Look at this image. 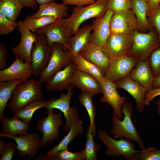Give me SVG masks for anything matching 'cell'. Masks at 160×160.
<instances>
[{
    "label": "cell",
    "instance_id": "cell-39",
    "mask_svg": "<svg viewBox=\"0 0 160 160\" xmlns=\"http://www.w3.org/2000/svg\"><path fill=\"white\" fill-rule=\"evenodd\" d=\"M149 56L150 66L155 77L160 74V46L154 50Z\"/></svg>",
    "mask_w": 160,
    "mask_h": 160
},
{
    "label": "cell",
    "instance_id": "cell-13",
    "mask_svg": "<svg viewBox=\"0 0 160 160\" xmlns=\"http://www.w3.org/2000/svg\"><path fill=\"white\" fill-rule=\"evenodd\" d=\"M139 59L127 56L109 59V67L105 76L116 82L129 75Z\"/></svg>",
    "mask_w": 160,
    "mask_h": 160
},
{
    "label": "cell",
    "instance_id": "cell-28",
    "mask_svg": "<svg viewBox=\"0 0 160 160\" xmlns=\"http://www.w3.org/2000/svg\"><path fill=\"white\" fill-rule=\"evenodd\" d=\"M131 9L136 17L139 28L153 29L147 18L148 7L146 0H131Z\"/></svg>",
    "mask_w": 160,
    "mask_h": 160
},
{
    "label": "cell",
    "instance_id": "cell-3",
    "mask_svg": "<svg viewBox=\"0 0 160 160\" xmlns=\"http://www.w3.org/2000/svg\"><path fill=\"white\" fill-rule=\"evenodd\" d=\"M41 84L39 80L33 79L21 82L14 90L7 108L13 111L33 102L44 100Z\"/></svg>",
    "mask_w": 160,
    "mask_h": 160
},
{
    "label": "cell",
    "instance_id": "cell-23",
    "mask_svg": "<svg viewBox=\"0 0 160 160\" xmlns=\"http://www.w3.org/2000/svg\"><path fill=\"white\" fill-rule=\"evenodd\" d=\"M129 76L146 89L148 92L153 89L154 76L150 66L148 58L139 60L131 71Z\"/></svg>",
    "mask_w": 160,
    "mask_h": 160
},
{
    "label": "cell",
    "instance_id": "cell-49",
    "mask_svg": "<svg viewBox=\"0 0 160 160\" xmlns=\"http://www.w3.org/2000/svg\"><path fill=\"white\" fill-rule=\"evenodd\" d=\"M6 142L3 140H0V154L1 155L2 153L4 150L6 146Z\"/></svg>",
    "mask_w": 160,
    "mask_h": 160
},
{
    "label": "cell",
    "instance_id": "cell-17",
    "mask_svg": "<svg viewBox=\"0 0 160 160\" xmlns=\"http://www.w3.org/2000/svg\"><path fill=\"white\" fill-rule=\"evenodd\" d=\"M6 137L15 140L17 145L18 155L23 157L28 155L29 159L34 156L41 148V139L39 135L35 132Z\"/></svg>",
    "mask_w": 160,
    "mask_h": 160
},
{
    "label": "cell",
    "instance_id": "cell-14",
    "mask_svg": "<svg viewBox=\"0 0 160 160\" xmlns=\"http://www.w3.org/2000/svg\"><path fill=\"white\" fill-rule=\"evenodd\" d=\"M18 23L16 29L20 33V41L17 46L12 48V52L16 56L31 63V51L36 40L37 34L31 32L23 21H19Z\"/></svg>",
    "mask_w": 160,
    "mask_h": 160
},
{
    "label": "cell",
    "instance_id": "cell-24",
    "mask_svg": "<svg viewBox=\"0 0 160 160\" xmlns=\"http://www.w3.org/2000/svg\"><path fill=\"white\" fill-rule=\"evenodd\" d=\"M0 121L2 125L1 138L24 135L28 133L30 129V123L15 117L7 118L4 116L0 119Z\"/></svg>",
    "mask_w": 160,
    "mask_h": 160
},
{
    "label": "cell",
    "instance_id": "cell-44",
    "mask_svg": "<svg viewBox=\"0 0 160 160\" xmlns=\"http://www.w3.org/2000/svg\"><path fill=\"white\" fill-rule=\"evenodd\" d=\"M7 49L2 43L0 44V69L3 70L7 65Z\"/></svg>",
    "mask_w": 160,
    "mask_h": 160
},
{
    "label": "cell",
    "instance_id": "cell-35",
    "mask_svg": "<svg viewBox=\"0 0 160 160\" xmlns=\"http://www.w3.org/2000/svg\"><path fill=\"white\" fill-rule=\"evenodd\" d=\"M84 151L85 160H97V155L100 148V144L96 143L91 130L88 127Z\"/></svg>",
    "mask_w": 160,
    "mask_h": 160
},
{
    "label": "cell",
    "instance_id": "cell-16",
    "mask_svg": "<svg viewBox=\"0 0 160 160\" xmlns=\"http://www.w3.org/2000/svg\"><path fill=\"white\" fill-rule=\"evenodd\" d=\"M16 57L15 60L8 67L0 70V82L27 80L33 75L31 63Z\"/></svg>",
    "mask_w": 160,
    "mask_h": 160
},
{
    "label": "cell",
    "instance_id": "cell-45",
    "mask_svg": "<svg viewBox=\"0 0 160 160\" xmlns=\"http://www.w3.org/2000/svg\"><path fill=\"white\" fill-rule=\"evenodd\" d=\"M159 95H160V87L153 88L148 92L145 100V105L148 106L155 97Z\"/></svg>",
    "mask_w": 160,
    "mask_h": 160
},
{
    "label": "cell",
    "instance_id": "cell-46",
    "mask_svg": "<svg viewBox=\"0 0 160 160\" xmlns=\"http://www.w3.org/2000/svg\"><path fill=\"white\" fill-rule=\"evenodd\" d=\"M148 7V17H149L160 4V0H146Z\"/></svg>",
    "mask_w": 160,
    "mask_h": 160
},
{
    "label": "cell",
    "instance_id": "cell-25",
    "mask_svg": "<svg viewBox=\"0 0 160 160\" xmlns=\"http://www.w3.org/2000/svg\"><path fill=\"white\" fill-rule=\"evenodd\" d=\"M72 84L81 92H86L93 96L102 93L98 81L90 75L78 69L73 75Z\"/></svg>",
    "mask_w": 160,
    "mask_h": 160
},
{
    "label": "cell",
    "instance_id": "cell-22",
    "mask_svg": "<svg viewBox=\"0 0 160 160\" xmlns=\"http://www.w3.org/2000/svg\"><path fill=\"white\" fill-rule=\"evenodd\" d=\"M79 54L97 66L103 74L106 73L109 67V59L102 47L90 43Z\"/></svg>",
    "mask_w": 160,
    "mask_h": 160
},
{
    "label": "cell",
    "instance_id": "cell-15",
    "mask_svg": "<svg viewBox=\"0 0 160 160\" xmlns=\"http://www.w3.org/2000/svg\"><path fill=\"white\" fill-rule=\"evenodd\" d=\"M37 34L42 33L46 36L47 44L52 47L55 43L62 44L71 51L70 42L72 35L71 32L58 21L38 31Z\"/></svg>",
    "mask_w": 160,
    "mask_h": 160
},
{
    "label": "cell",
    "instance_id": "cell-20",
    "mask_svg": "<svg viewBox=\"0 0 160 160\" xmlns=\"http://www.w3.org/2000/svg\"><path fill=\"white\" fill-rule=\"evenodd\" d=\"M83 121L82 119H79L72 125L67 134L64 136L60 143L46 153L45 155L40 154L36 160H52L54 155L58 151L68 150V147L73 140L83 133Z\"/></svg>",
    "mask_w": 160,
    "mask_h": 160
},
{
    "label": "cell",
    "instance_id": "cell-5",
    "mask_svg": "<svg viewBox=\"0 0 160 160\" xmlns=\"http://www.w3.org/2000/svg\"><path fill=\"white\" fill-rule=\"evenodd\" d=\"M97 137L107 147L105 153L108 156L119 158L122 155L127 160H134L135 154L140 151L135 149L133 142L126 138L114 139L104 130H99Z\"/></svg>",
    "mask_w": 160,
    "mask_h": 160
},
{
    "label": "cell",
    "instance_id": "cell-51",
    "mask_svg": "<svg viewBox=\"0 0 160 160\" xmlns=\"http://www.w3.org/2000/svg\"><path fill=\"white\" fill-rule=\"evenodd\" d=\"M157 106V112L160 116V99L156 103Z\"/></svg>",
    "mask_w": 160,
    "mask_h": 160
},
{
    "label": "cell",
    "instance_id": "cell-8",
    "mask_svg": "<svg viewBox=\"0 0 160 160\" xmlns=\"http://www.w3.org/2000/svg\"><path fill=\"white\" fill-rule=\"evenodd\" d=\"M74 87L71 84L66 94L61 93L58 98L52 97L47 100L45 108L47 110L56 109L62 112L65 119V125L63 129L67 132H69L73 124L79 119L78 108L70 106L71 100L74 93L73 90Z\"/></svg>",
    "mask_w": 160,
    "mask_h": 160
},
{
    "label": "cell",
    "instance_id": "cell-2",
    "mask_svg": "<svg viewBox=\"0 0 160 160\" xmlns=\"http://www.w3.org/2000/svg\"><path fill=\"white\" fill-rule=\"evenodd\" d=\"M108 1L97 0L86 6H75L70 17L58 19V21L72 34H74L85 21L102 16L108 9Z\"/></svg>",
    "mask_w": 160,
    "mask_h": 160
},
{
    "label": "cell",
    "instance_id": "cell-9",
    "mask_svg": "<svg viewBox=\"0 0 160 160\" xmlns=\"http://www.w3.org/2000/svg\"><path fill=\"white\" fill-rule=\"evenodd\" d=\"M36 40L33 44L31 52L33 75L39 76L45 68L50 59L52 48L47 44L44 34H37Z\"/></svg>",
    "mask_w": 160,
    "mask_h": 160
},
{
    "label": "cell",
    "instance_id": "cell-32",
    "mask_svg": "<svg viewBox=\"0 0 160 160\" xmlns=\"http://www.w3.org/2000/svg\"><path fill=\"white\" fill-rule=\"evenodd\" d=\"M73 61L79 70L90 75L98 81L105 76L97 66L84 59L79 54L73 58Z\"/></svg>",
    "mask_w": 160,
    "mask_h": 160
},
{
    "label": "cell",
    "instance_id": "cell-6",
    "mask_svg": "<svg viewBox=\"0 0 160 160\" xmlns=\"http://www.w3.org/2000/svg\"><path fill=\"white\" fill-rule=\"evenodd\" d=\"M47 116L39 119L36 124V129L42 134L41 140V148L46 147L48 144L52 145L60 137L59 131L60 126H64L62 114L61 112L54 113L53 109L47 110Z\"/></svg>",
    "mask_w": 160,
    "mask_h": 160
},
{
    "label": "cell",
    "instance_id": "cell-30",
    "mask_svg": "<svg viewBox=\"0 0 160 160\" xmlns=\"http://www.w3.org/2000/svg\"><path fill=\"white\" fill-rule=\"evenodd\" d=\"M47 103V100H44L31 103L20 109L12 111L13 116L30 123L35 111L40 108H45Z\"/></svg>",
    "mask_w": 160,
    "mask_h": 160
},
{
    "label": "cell",
    "instance_id": "cell-29",
    "mask_svg": "<svg viewBox=\"0 0 160 160\" xmlns=\"http://www.w3.org/2000/svg\"><path fill=\"white\" fill-rule=\"evenodd\" d=\"M25 80L0 82V119L5 116L4 111L14 90L21 82Z\"/></svg>",
    "mask_w": 160,
    "mask_h": 160
},
{
    "label": "cell",
    "instance_id": "cell-47",
    "mask_svg": "<svg viewBox=\"0 0 160 160\" xmlns=\"http://www.w3.org/2000/svg\"><path fill=\"white\" fill-rule=\"evenodd\" d=\"M23 7L36 9L37 7V3L35 0H19Z\"/></svg>",
    "mask_w": 160,
    "mask_h": 160
},
{
    "label": "cell",
    "instance_id": "cell-21",
    "mask_svg": "<svg viewBox=\"0 0 160 160\" xmlns=\"http://www.w3.org/2000/svg\"><path fill=\"white\" fill-rule=\"evenodd\" d=\"M117 89L121 88L128 92L133 97L136 102V107L140 112L145 108V100L148 91L129 76H127L115 82Z\"/></svg>",
    "mask_w": 160,
    "mask_h": 160
},
{
    "label": "cell",
    "instance_id": "cell-19",
    "mask_svg": "<svg viewBox=\"0 0 160 160\" xmlns=\"http://www.w3.org/2000/svg\"><path fill=\"white\" fill-rule=\"evenodd\" d=\"M113 12L107 9L102 16L96 18L93 20V32L90 37V43L103 47L111 34L110 21Z\"/></svg>",
    "mask_w": 160,
    "mask_h": 160
},
{
    "label": "cell",
    "instance_id": "cell-10",
    "mask_svg": "<svg viewBox=\"0 0 160 160\" xmlns=\"http://www.w3.org/2000/svg\"><path fill=\"white\" fill-rule=\"evenodd\" d=\"M139 28L131 9L114 12L110 20L111 33L131 35Z\"/></svg>",
    "mask_w": 160,
    "mask_h": 160
},
{
    "label": "cell",
    "instance_id": "cell-48",
    "mask_svg": "<svg viewBox=\"0 0 160 160\" xmlns=\"http://www.w3.org/2000/svg\"><path fill=\"white\" fill-rule=\"evenodd\" d=\"M153 89L160 87V74L154 77L153 84Z\"/></svg>",
    "mask_w": 160,
    "mask_h": 160
},
{
    "label": "cell",
    "instance_id": "cell-43",
    "mask_svg": "<svg viewBox=\"0 0 160 160\" xmlns=\"http://www.w3.org/2000/svg\"><path fill=\"white\" fill-rule=\"evenodd\" d=\"M66 5L82 6L90 5L95 2V0H61Z\"/></svg>",
    "mask_w": 160,
    "mask_h": 160
},
{
    "label": "cell",
    "instance_id": "cell-36",
    "mask_svg": "<svg viewBox=\"0 0 160 160\" xmlns=\"http://www.w3.org/2000/svg\"><path fill=\"white\" fill-rule=\"evenodd\" d=\"M85 159L84 149L76 152H71L66 150L57 152L53 156L52 160H84Z\"/></svg>",
    "mask_w": 160,
    "mask_h": 160
},
{
    "label": "cell",
    "instance_id": "cell-33",
    "mask_svg": "<svg viewBox=\"0 0 160 160\" xmlns=\"http://www.w3.org/2000/svg\"><path fill=\"white\" fill-rule=\"evenodd\" d=\"M23 7L19 0H0V10L13 21H16Z\"/></svg>",
    "mask_w": 160,
    "mask_h": 160
},
{
    "label": "cell",
    "instance_id": "cell-4",
    "mask_svg": "<svg viewBox=\"0 0 160 160\" xmlns=\"http://www.w3.org/2000/svg\"><path fill=\"white\" fill-rule=\"evenodd\" d=\"M132 45L128 56L138 59L148 58L151 52L160 46V40L154 29L147 33L136 30L131 34Z\"/></svg>",
    "mask_w": 160,
    "mask_h": 160
},
{
    "label": "cell",
    "instance_id": "cell-18",
    "mask_svg": "<svg viewBox=\"0 0 160 160\" xmlns=\"http://www.w3.org/2000/svg\"><path fill=\"white\" fill-rule=\"evenodd\" d=\"M78 70L76 64L73 61L71 62L46 82V89L52 92L64 89L68 90L72 84L73 75Z\"/></svg>",
    "mask_w": 160,
    "mask_h": 160
},
{
    "label": "cell",
    "instance_id": "cell-27",
    "mask_svg": "<svg viewBox=\"0 0 160 160\" xmlns=\"http://www.w3.org/2000/svg\"><path fill=\"white\" fill-rule=\"evenodd\" d=\"M68 9L67 5L63 3L58 4L53 1L40 5L37 12L29 16L33 18L50 16L59 19L67 18L69 17L67 12Z\"/></svg>",
    "mask_w": 160,
    "mask_h": 160
},
{
    "label": "cell",
    "instance_id": "cell-50",
    "mask_svg": "<svg viewBox=\"0 0 160 160\" xmlns=\"http://www.w3.org/2000/svg\"><path fill=\"white\" fill-rule=\"evenodd\" d=\"M39 5L54 1L55 0H35Z\"/></svg>",
    "mask_w": 160,
    "mask_h": 160
},
{
    "label": "cell",
    "instance_id": "cell-38",
    "mask_svg": "<svg viewBox=\"0 0 160 160\" xmlns=\"http://www.w3.org/2000/svg\"><path fill=\"white\" fill-rule=\"evenodd\" d=\"M134 160H160V149L148 147L136 153Z\"/></svg>",
    "mask_w": 160,
    "mask_h": 160
},
{
    "label": "cell",
    "instance_id": "cell-11",
    "mask_svg": "<svg viewBox=\"0 0 160 160\" xmlns=\"http://www.w3.org/2000/svg\"><path fill=\"white\" fill-rule=\"evenodd\" d=\"M131 45V35L111 33L103 47L111 59L128 56Z\"/></svg>",
    "mask_w": 160,
    "mask_h": 160
},
{
    "label": "cell",
    "instance_id": "cell-12",
    "mask_svg": "<svg viewBox=\"0 0 160 160\" xmlns=\"http://www.w3.org/2000/svg\"><path fill=\"white\" fill-rule=\"evenodd\" d=\"M102 89L103 96L100 99L102 103L110 104L117 118L121 119L122 118L121 108L125 102L126 97H121L119 94L116 83L105 76L98 81Z\"/></svg>",
    "mask_w": 160,
    "mask_h": 160
},
{
    "label": "cell",
    "instance_id": "cell-26",
    "mask_svg": "<svg viewBox=\"0 0 160 160\" xmlns=\"http://www.w3.org/2000/svg\"><path fill=\"white\" fill-rule=\"evenodd\" d=\"M93 29L92 24L86 25L79 28L74 35L71 36L70 52L74 57L79 54L90 43V37Z\"/></svg>",
    "mask_w": 160,
    "mask_h": 160
},
{
    "label": "cell",
    "instance_id": "cell-42",
    "mask_svg": "<svg viewBox=\"0 0 160 160\" xmlns=\"http://www.w3.org/2000/svg\"><path fill=\"white\" fill-rule=\"evenodd\" d=\"M148 18L160 40V4Z\"/></svg>",
    "mask_w": 160,
    "mask_h": 160
},
{
    "label": "cell",
    "instance_id": "cell-37",
    "mask_svg": "<svg viewBox=\"0 0 160 160\" xmlns=\"http://www.w3.org/2000/svg\"><path fill=\"white\" fill-rule=\"evenodd\" d=\"M18 26V23L10 20L0 10V35L5 36L12 32Z\"/></svg>",
    "mask_w": 160,
    "mask_h": 160
},
{
    "label": "cell",
    "instance_id": "cell-31",
    "mask_svg": "<svg viewBox=\"0 0 160 160\" xmlns=\"http://www.w3.org/2000/svg\"><path fill=\"white\" fill-rule=\"evenodd\" d=\"M93 95L89 92H81L79 96V102L86 109L89 117L90 124L88 127L95 137L96 135L95 119L96 115L95 108L93 103L92 97Z\"/></svg>",
    "mask_w": 160,
    "mask_h": 160
},
{
    "label": "cell",
    "instance_id": "cell-1",
    "mask_svg": "<svg viewBox=\"0 0 160 160\" xmlns=\"http://www.w3.org/2000/svg\"><path fill=\"white\" fill-rule=\"evenodd\" d=\"M121 113L124 116L122 121L119 119L115 113L113 112V127L109 133L113 135V137L114 139L125 137L131 141L137 143L141 150L146 149L143 139L138 134L132 120L133 108L131 104L125 102L122 106Z\"/></svg>",
    "mask_w": 160,
    "mask_h": 160
},
{
    "label": "cell",
    "instance_id": "cell-7",
    "mask_svg": "<svg viewBox=\"0 0 160 160\" xmlns=\"http://www.w3.org/2000/svg\"><path fill=\"white\" fill-rule=\"evenodd\" d=\"M51 48V55L48 64L39 76V80L41 84L49 81L72 62L74 57L69 50L62 44L55 43Z\"/></svg>",
    "mask_w": 160,
    "mask_h": 160
},
{
    "label": "cell",
    "instance_id": "cell-34",
    "mask_svg": "<svg viewBox=\"0 0 160 160\" xmlns=\"http://www.w3.org/2000/svg\"><path fill=\"white\" fill-rule=\"evenodd\" d=\"M58 19L53 16H44L33 18L27 16L23 21L31 32L36 33L39 29L55 23Z\"/></svg>",
    "mask_w": 160,
    "mask_h": 160
},
{
    "label": "cell",
    "instance_id": "cell-41",
    "mask_svg": "<svg viewBox=\"0 0 160 160\" xmlns=\"http://www.w3.org/2000/svg\"><path fill=\"white\" fill-rule=\"evenodd\" d=\"M17 145L12 141L7 144L3 151L1 153L0 160H11L14 156L17 153Z\"/></svg>",
    "mask_w": 160,
    "mask_h": 160
},
{
    "label": "cell",
    "instance_id": "cell-40",
    "mask_svg": "<svg viewBox=\"0 0 160 160\" xmlns=\"http://www.w3.org/2000/svg\"><path fill=\"white\" fill-rule=\"evenodd\" d=\"M131 0H108L107 9L113 12L131 9Z\"/></svg>",
    "mask_w": 160,
    "mask_h": 160
}]
</instances>
